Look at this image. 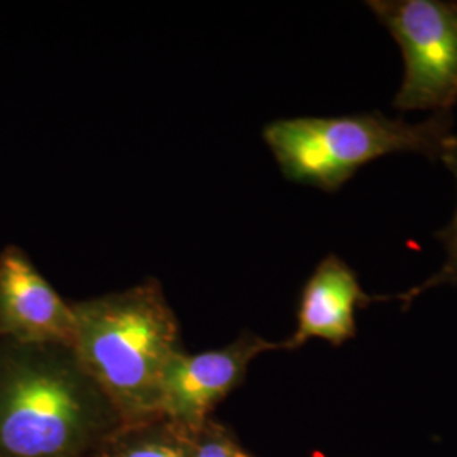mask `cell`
Returning a JSON list of instances; mask_svg holds the SVG:
<instances>
[{
    "instance_id": "obj_9",
    "label": "cell",
    "mask_w": 457,
    "mask_h": 457,
    "mask_svg": "<svg viewBox=\"0 0 457 457\" xmlns=\"http://www.w3.org/2000/svg\"><path fill=\"white\" fill-rule=\"evenodd\" d=\"M120 457H185V454L171 444L146 442L128 449Z\"/></svg>"
},
{
    "instance_id": "obj_8",
    "label": "cell",
    "mask_w": 457,
    "mask_h": 457,
    "mask_svg": "<svg viewBox=\"0 0 457 457\" xmlns=\"http://www.w3.org/2000/svg\"><path fill=\"white\" fill-rule=\"evenodd\" d=\"M441 160L442 163L445 164V168L454 175L457 187V151H447ZM436 237L441 241L444 249H445L444 264H442L441 270L437 273L427 278L424 283L410 288L409 292L393 295V300H400L403 303V309H407L419 295L424 294L430 288L442 287V285L457 287V207L449 226L437 230Z\"/></svg>"
},
{
    "instance_id": "obj_5",
    "label": "cell",
    "mask_w": 457,
    "mask_h": 457,
    "mask_svg": "<svg viewBox=\"0 0 457 457\" xmlns=\"http://www.w3.org/2000/svg\"><path fill=\"white\" fill-rule=\"evenodd\" d=\"M273 349H285V344L249 332L215 351L187 354L180 349L164 370L160 411L187 424L200 422L245 379L249 362Z\"/></svg>"
},
{
    "instance_id": "obj_2",
    "label": "cell",
    "mask_w": 457,
    "mask_h": 457,
    "mask_svg": "<svg viewBox=\"0 0 457 457\" xmlns=\"http://www.w3.org/2000/svg\"><path fill=\"white\" fill-rule=\"evenodd\" d=\"M453 112L422 122L373 111L334 117H288L264 126L262 139L288 181L336 194L362 166L392 154H420L430 162L449 151Z\"/></svg>"
},
{
    "instance_id": "obj_10",
    "label": "cell",
    "mask_w": 457,
    "mask_h": 457,
    "mask_svg": "<svg viewBox=\"0 0 457 457\" xmlns=\"http://www.w3.org/2000/svg\"><path fill=\"white\" fill-rule=\"evenodd\" d=\"M194 457H247L245 453L228 441H209L200 445Z\"/></svg>"
},
{
    "instance_id": "obj_6",
    "label": "cell",
    "mask_w": 457,
    "mask_h": 457,
    "mask_svg": "<svg viewBox=\"0 0 457 457\" xmlns=\"http://www.w3.org/2000/svg\"><path fill=\"white\" fill-rule=\"evenodd\" d=\"M73 305L65 302L17 245L0 253V339L71 349Z\"/></svg>"
},
{
    "instance_id": "obj_4",
    "label": "cell",
    "mask_w": 457,
    "mask_h": 457,
    "mask_svg": "<svg viewBox=\"0 0 457 457\" xmlns=\"http://www.w3.org/2000/svg\"><path fill=\"white\" fill-rule=\"evenodd\" d=\"M403 56V80L393 98L402 112H453L457 102V2L370 0Z\"/></svg>"
},
{
    "instance_id": "obj_1",
    "label": "cell",
    "mask_w": 457,
    "mask_h": 457,
    "mask_svg": "<svg viewBox=\"0 0 457 457\" xmlns=\"http://www.w3.org/2000/svg\"><path fill=\"white\" fill-rule=\"evenodd\" d=\"M71 305V351L83 375L129 417L160 411L164 370L181 349L179 322L162 285L147 279Z\"/></svg>"
},
{
    "instance_id": "obj_11",
    "label": "cell",
    "mask_w": 457,
    "mask_h": 457,
    "mask_svg": "<svg viewBox=\"0 0 457 457\" xmlns=\"http://www.w3.org/2000/svg\"><path fill=\"white\" fill-rule=\"evenodd\" d=\"M449 151H457V136L453 137V141H451V146H449Z\"/></svg>"
},
{
    "instance_id": "obj_7",
    "label": "cell",
    "mask_w": 457,
    "mask_h": 457,
    "mask_svg": "<svg viewBox=\"0 0 457 457\" xmlns=\"http://www.w3.org/2000/svg\"><path fill=\"white\" fill-rule=\"evenodd\" d=\"M393 295H368L358 273L341 256L330 253L305 281L294 336L285 349H298L311 339H322L336 347L356 337V312L375 302H388Z\"/></svg>"
},
{
    "instance_id": "obj_3",
    "label": "cell",
    "mask_w": 457,
    "mask_h": 457,
    "mask_svg": "<svg viewBox=\"0 0 457 457\" xmlns=\"http://www.w3.org/2000/svg\"><path fill=\"white\" fill-rule=\"evenodd\" d=\"M66 345L0 339V457L71 456L88 428V393Z\"/></svg>"
}]
</instances>
